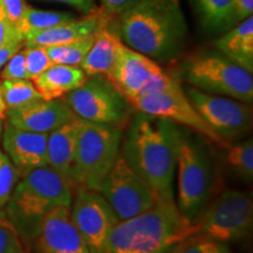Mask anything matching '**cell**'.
I'll return each instance as SVG.
<instances>
[{"mask_svg":"<svg viewBox=\"0 0 253 253\" xmlns=\"http://www.w3.org/2000/svg\"><path fill=\"white\" fill-rule=\"evenodd\" d=\"M50 1H59L63 2V4L71 5L73 7L78 8L84 14H88L96 9V5H95V0H50Z\"/></svg>","mask_w":253,"mask_h":253,"instance_id":"8d00e7d4","label":"cell"},{"mask_svg":"<svg viewBox=\"0 0 253 253\" xmlns=\"http://www.w3.org/2000/svg\"><path fill=\"white\" fill-rule=\"evenodd\" d=\"M172 253H232V251L225 243L196 233L183 240Z\"/></svg>","mask_w":253,"mask_h":253,"instance_id":"83f0119b","label":"cell"},{"mask_svg":"<svg viewBox=\"0 0 253 253\" xmlns=\"http://www.w3.org/2000/svg\"><path fill=\"white\" fill-rule=\"evenodd\" d=\"M141 0H101V7L113 19L118 18L123 12L137 4Z\"/></svg>","mask_w":253,"mask_h":253,"instance_id":"e575fe53","label":"cell"},{"mask_svg":"<svg viewBox=\"0 0 253 253\" xmlns=\"http://www.w3.org/2000/svg\"><path fill=\"white\" fill-rule=\"evenodd\" d=\"M128 102L131 108L137 113L188 126L208 138L211 143H214L223 149H227L231 145L230 142L216 134L202 119V116L199 115L183 91L179 81L176 82L169 89L160 91V93L142 95V96L129 100Z\"/></svg>","mask_w":253,"mask_h":253,"instance_id":"8fae6325","label":"cell"},{"mask_svg":"<svg viewBox=\"0 0 253 253\" xmlns=\"http://www.w3.org/2000/svg\"><path fill=\"white\" fill-rule=\"evenodd\" d=\"M75 116L84 121L120 126L130 104L103 75L88 77L81 87L63 96Z\"/></svg>","mask_w":253,"mask_h":253,"instance_id":"9c48e42d","label":"cell"},{"mask_svg":"<svg viewBox=\"0 0 253 253\" xmlns=\"http://www.w3.org/2000/svg\"><path fill=\"white\" fill-rule=\"evenodd\" d=\"M121 142L120 126L82 120L71 176L74 188L81 186L97 191L120 156Z\"/></svg>","mask_w":253,"mask_h":253,"instance_id":"277c9868","label":"cell"},{"mask_svg":"<svg viewBox=\"0 0 253 253\" xmlns=\"http://www.w3.org/2000/svg\"><path fill=\"white\" fill-rule=\"evenodd\" d=\"M182 77L205 93L224 95L249 104L253 101L252 73L224 55L191 56L182 66Z\"/></svg>","mask_w":253,"mask_h":253,"instance_id":"8992f818","label":"cell"},{"mask_svg":"<svg viewBox=\"0 0 253 253\" xmlns=\"http://www.w3.org/2000/svg\"><path fill=\"white\" fill-rule=\"evenodd\" d=\"M6 110H7V109H6L5 103H4V101H2V97H1V91H0V119L5 120Z\"/></svg>","mask_w":253,"mask_h":253,"instance_id":"f35d334b","label":"cell"},{"mask_svg":"<svg viewBox=\"0 0 253 253\" xmlns=\"http://www.w3.org/2000/svg\"><path fill=\"white\" fill-rule=\"evenodd\" d=\"M47 137L39 134L20 130L5 122L2 132V151L17 168L20 176L38 168L47 167Z\"/></svg>","mask_w":253,"mask_h":253,"instance_id":"ac0fdd59","label":"cell"},{"mask_svg":"<svg viewBox=\"0 0 253 253\" xmlns=\"http://www.w3.org/2000/svg\"><path fill=\"white\" fill-rule=\"evenodd\" d=\"M177 209L194 221L209 203L213 170L207 150L182 134L177 157Z\"/></svg>","mask_w":253,"mask_h":253,"instance_id":"52a82bcc","label":"cell"},{"mask_svg":"<svg viewBox=\"0 0 253 253\" xmlns=\"http://www.w3.org/2000/svg\"><path fill=\"white\" fill-rule=\"evenodd\" d=\"M21 253H28V252L26 251V250H24V251H23V252H21Z\"/></svg>","mask_w":253,"mask_h":253,"instance_id":"b9f144b4","label":"cell"},{"mask_svg":"<svg viewBox=\"0 0 253 253\" xmlns=\"http://www.w3.org/2000/svg\"><path fill=\"white\" fill-rule=\"evenodd\" d=\"M122 41L115 32L106 27L97 32L93 45L81 62L80 68L87 77L106 75L112 69Z\"/></svg>","mask_w":253,"mask_h":253,"instance_id":"7402d4cb","label":"cell"},{"mask_svg":"<svg viewBox=\"0 0 253 253\" xmlns=\"http://www.w3.org/2000/svg\"><path fill=\"white\" fill-rule=\"evenodd\" d=\"M185 95L202 119L225 141L236 140L251 128L252 109L249 103L205 93L195 87H189Z\"/></svg>","mask_w":253,"mask_h":253,"instance_id":"4fadbf2b","label":"cell"},{"mask_svg":"<svg viewBox=\"0 0 253 253\" xmlns=\"http://www.w3.org/2000/svg\"><path fill=\"white\" fill-rule=\"evenodd\" d=\"M216 47L231 61L253 72V17L246 18L216 41Z\"/></svg>","mask_w":253,"mask_h":253,"instance_id":"44dd1931","label":"cell"},{"mask_svg":"<svg viewBox=\"0 0 253 253\" xmlns=\"http://www.w3.org/2000/svg\"><path fill=\"white\" fill-rule=\"evenodd\" d=\"M0 218H6L4 210H1V209H0Z\"/></svg>","mask_w":253,"mask_h":253,"instance_id":"60d3db41","label":"cell"},{"mask_svg":"<svg viewBox=\"0 0 253 253\" xmlns=\"http://www.w3.org/2000/svg\"><path fill=\"white\" fill-rule=\"evenodd\" d=\"M74 185L49 167L38 168L20 176L8 204L19 219L31 223L33 230L45 214L58 207L71 208Z\"/></svg>","mask_w":253,"mask_h":253,"instance_id":"5b68a950","label":"cell"},{"mask_svg":"<svg viewBox=\"0 0 253 253\" xmlns=\"http://www.w3.org/2000/svg\"><path fill=\"white\" fill-rule=\"evenodd\" d=\"M23 46L24 42H15L11 43V45L0 47V69L2 68V66L8 61V59L11 58L14 53H17L19 49H21Z\"/></svg>","mask_w":253,"mask_h":253,"instance_id":"74e56055","label":"cell"},{"mask_svg":"<svg viewBox=\"0 0 253 253\" xmlns=\"http://www.w3.org/2000/svg\"><path fill=\"white\" fill-rule=\"evenodd\" d=\"M23 50L28 80L32 81L34 78H37L38 75H40L41 73L45 72L47 68H49L53 65V62L47 55L45 47H25Z\"/></svg>","mask_w":253,"mask_h":253,"instance_id":"f546056e","label":"cell"},{"mask_svg":"<svg viewBox=\"0 0 253 253\" xmlns=\"http://www.w3.org/2000/svg\"><path fill=\"white\" fill-rule=\"evenodd\" d=\"M24 250L14 224L7 218H0V253H21Z\"/></svg>","mask_w":253,"mask_h":253,"instance_id":"4dcf8cb0","label":"cell"},{"mask_svg":"<svg viewBox=\"0 0 253 253\" xmlns=\"http://www.w3.org/2000/svg\"><path fill=\"white\" fill-rule=\"evenodd\" d=\"M227 162L240 176L248 181L253 177V143L252 140L227 148Z\"/></svg>","mask_w":253,"mask_h":253,"instance_id":"4316f807","label":"cell"},{"mask_svg":"<svg viewBox=\"0 0 253 253\" xmlns=\"http://www.w3.org/2000/svg\"><path fill=\"white\" fill-rule=\"evenodd\" d=\"M163 74L153 59L122 42L112 69L103 77L129 101L140 96L148 84Z\"/></svg>","mask_w":253,"mask_h":253,"instance_id":"9a60e30c","label":"cell"},{"mask_svg":"<svg viewBox=\"0 0 253 253\" xmlns=\"http://www.w3.org/2000/svg\"><path fill=\"white\" fill-rule=\"evenodd\" d=\"M94 37L84 38V39L73 41V42L62 43V45H54L45 47L47 55L53 63L67 66H77L80 67L84 56L93 45Z\"/></svg>","mask_w":253,"mask_h":253,"instance_id":"cb8c5ba5","label":"cell"},{"mask_svg":"<svg viewBox=\"0 0 253 253\" xmlns=\"http://www.w3.org/2000/svg\"><path fill=\"white\" fill-rule=\"evenodd\" d=\"M0 7L4 9L8 20L24 34L25 17H26L27 9L30 7L26 1L25 0H0Z\"/></svg>","mask_w":253,"mask_h":253,"instance_id":"d6a6232c","label":"cell"},{"mask_svg":"<svg viewBox=\"0 0 253 253\" xmlns=\"http://www.w3.org/2000/svg\"><path fill=\"white\" fill-rule=\"evenodd\" d=\"M20 178V173L7 155L0 149V209L8 204L13 190Z\"/></svg>","mask_w":253,"mask_h":253,"instance_id":"f1b7e54d","label":"cell"},{"mask_svg":"<svg viewBox=\"0 0 253 253\" xmlns=\"http://www.w3.org/2000/svg\"><path fill=\"white\" fill-rule=\"evenodd\" d=\"M87 78L86 73L77 66L53 63L32 82L42 100H55L81 87Z\"/></svg>","mask_w":253,"mask_h":253,"instance_id":"ffe728a7","label":"cell"},{"mask_svg":"<svg viewBox=\"0 0 253 253\" xmlns=\"http://www.w3.org/2000/svg\"><path fill=\"white\" fill-rule=\"evenodd\" d=\"M253 13V0H235L231 24L239 23L251 17Z\"/></svg>","mask_w":253,"mask_h":253,"instance_id":"d590c367","label":"cell"},{"mask_svg":"<svg viewBox=\"0 0 253 253\" xmlns=\"http://www.w3.org/2000/svg\"><path fill=\"white\" fill-rule=\"evenodd\" d=\"M205 24L211 27L231 25L235 0H197Z\"/></svg>","mask_w":253,"mask_h":253,"instance_id":"d4e9b609","label":"cell"},{"mask_svg":"<svg viewBox=\"0 0 253 253\" xmlns=\"http://www.w3.org/2000/svg\"><path fill=\"white\" fill-rule=\"evenodd\" d=\"M114 19L102 7H97L81 19H73L67 23L50 27L48 30L25 34V47H48L73 42L93 37L97 32L110 27Z\"/></svg>","mask_w":253,"mask_h":253,"instance_id":"e0dca14e","label":"cell"},{"mask_svg":"<svg viewBox=\"0 0 253 253\" xmlns=\"http://www.w3.org/2000/svg\"><path fill=\"white\" fill-rule=\"evenodd\" d=\"M0 91L6 109H15L26 104L42 100L33 82L27 79L23 80H2L0 82Z\"/></svg>","mask_w":253,"mask_h":253,"instance_id":"603a6c76","label":"cell"},{"mask_svg":"<svg viewBox=\"0 0 253 253\" xmlns=\"http://www.w3.org/2000/svg\"><path fill=\"white\" fill-rule=\"evenodd\" d=\"M194 224L197 233L217 242L236 243L246 238L253 226V201L246 192L229 190L203 209Z\"/></svg>","mask_w":253,"mask_h":253,"instance_id":"ba28073f","label":"cell"},{"mask_svg":"<svg viewBox=\"0 0 253 253\" xmlns=\"http://www.w3.org/2000/svg\"><path fill=\"white\" fill-rule=\"evenodd\" d=\"M75 118L63 97L39 100L15 109L6 110V123L20 130L49 134Z\"/></svg>","mask_w":253,"mask_h":253,"instance_id":"2e32d148","label":"cell"},{"mask_svg":"<svg viewBox=\"0 0 253 253\" xmlns=\"http://www.w3.org/2000/svg\"><path fill=\"white\" fill-rule=\"evenodd\" d=\"M182 132L175 123L138 113L129 126L121 155L158 198L175 202L173 183ZM176 203V202H175Z\"/></svg>","mask_w":253,"mask_h":253,"instance_id":"6da1fadb","label":"cell"},{"mask_svg":"<svg viewBox=\"0 0 253 253\" xmlns=\"http://www.w3.org/2000/svg\"><path fill=\"white\" fill-rule=\"evenodd\" d=\"M196 233L194 221L179 212L175 202L158 198L149 210L116 224L107 253H172Z\"/></svg>","mask_w":253,"mask_h":253,"instance_id":"3957f363","label":"cell"},{"mask_svg":"<svg viewBox=\"0 0 253 253\" xmlns=\"http://www.w3.org/2000/svg\"><path fill=\"white\" fill-rule=\"evenodd\" d=\"M74 15L63 12H46L36 9L33 7H28L26 17L24 23V37L25 34L31 32H38L48 30L50 27L58 26L63 23L73 20Z\"/></svg>","mask_w":253,"mask_h":253,"instance_id":"484cf974","label":"cell"},{"mask_svg":"<svg viewBox=\"0 0 253 253\" xmlns=\"http://www.w3.org/2000/svg\"><path fill=\"white\" fill-rule=\"evenodd\" d=\"M71 216L74 225L84 239L90 253H107L110 233L119 218L100 192L74 188Z\"/></svg>","mask_w":253,"mask_h":253,"instance_id":"7c38bea8","label":"cell"},{"mask_svg":"<svg viewBox=\"0 0 253 253\" xmlns=\"http://www.w3.org/2000/svg\"><path fill=\"white\" fill-rule=\"evenodd\" d=\"M113 23L126 46L157 60L175 54L186 33L178 0H141Z\"/></svg>","mask_w":253,"mask_h":253,"instance_id":"7a4b0ae2","label":"cell"},{"mask_svg":"<svg viewBox=\"0 0 253 253\" xmlns=\"http://www.w3.org/2000/svg\"><path fill=\"white\" fill-rule=\"evenodd\" d=\"M24 39L23 32L8 20L4 9L0 7V47L15 42H24Z\"/></svg>","mask_w":253,"mask_h":253,"instance_id":"836d02e7","label":"cell"},{"mask_svg":"<svg viewBox=\"0 0 253 253\" xmlns=\"http://www.w3.org/2000/svg\"><path fill=\"white\" fill-rule=\"evenodd\" d=\"M0 78L1 80H23V79L28 80L23 49H19L17 53H14L2 66Z\"/></svg>","mask_w":253,"mask_h":253,"instance_id":"1f68e13d","label":"cell"},{"mask_svg":"<svg viewBox=\"0 0 253 253\" xmlns=\"http://www.w3.org/2000/svg\"><path fill=\"white\" fill-rule=\"evenodd\" d=\"M97 192L108 202L119 220H126L149 210L158 196L142 177L126 164L121 153Z\"/></svg>","mask_w":253,"mask_h":253,"instance_id":"30bf717a","label":"cell"},{"mask_svg":"<svg viewBox=\"0 0 253 253\" xmlns=\"http://www.w3.org/2000/svg\"><path fill=\"white\" fill-rule=\"evenodd\" d=\"M82 120L78 116L50 131L47 137V167L71 182ZM72 183V182H71Z\"/></svg>","mask_w":253,"mask_h":253,"instance_id":"d6986e66","label":"cell"},{"mask_svg":"<svg viewBox=\"0 0 253 253\" xmlns=\"http://www.w3.org/2000/svg\"><path fill=\"white\" fill-rule=\"evenodd\" d=\"M4 126H5V120L0 119V142H1L2 132H4Z\"/></svg>","mask_w":253,"mask_h":253,"instance_id":"ab89813d","label":"cell"},{"mask_svg":"<svg viewBox=\"0 0 253 253\" xmlns=\"http://www.w3.org/2000/svg\"><path fill=\"white\" fill-rule=\"evenodd\" d=\"M37 253H90L74 225L71 208L58 207L45 214L32 235Z\"/></svg>","mask_w":253,"mask_h":253,"instance_id":"5bb4252c","label":"cell"}]
</instances>
